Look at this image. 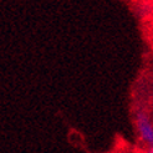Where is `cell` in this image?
Segmentation results:
<instances>
[{
	"instance_id": "cell-1",
	"label": "cell",
	"mask_w": 153,
	"mask_h": 153,
	"mask_svg": "<svg viewBox=\"0 0 153 153\" xmlns=\"http://www.w3.org/2000/svg\"><path fill=\"white\" fill-rule=\"evenodd\" d=\"M134 126L140 141L147 148H153V121L144 110L134 113Z\"/></svg>"
},
{
	"instance_id": "cell-2",
	"label": "cell",
	"mask_w": 153,
	"mask_h": 153,
	"mask_svg": "<svg viewBox=\"0 0 153 153\" xmlns=\"http://www.w3.org/2000/svg\"><path fill=\"white\" fill-rule=\"evenodd\" d=\"M146 153H153V148H148Z\"/></svg>"
}]
</instances>
